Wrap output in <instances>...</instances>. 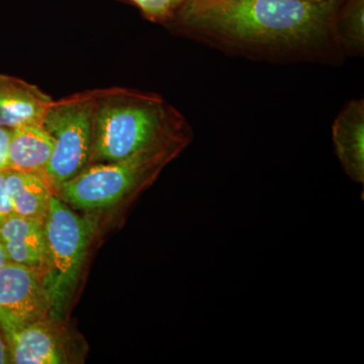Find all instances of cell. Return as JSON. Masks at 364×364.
Here are the masks:
<instances>
[{
	"instance_id": "277c9868",
	"label": "cell",
	"mask_w": 364,
	"mask_h": 364,
	"mask_svg": "<svg viewBox=\"0 0 364 364\" xmlns=\"http://www.w3.org/2000/svg\"><path fill=\"white\" fill-rule=\"evenodd\" d=\"M97 221L82 217L54 195L44 221L45 257L41 273L51 301L52 318L65 313Z\"/></svg>"
},
{
	"instance_id": "9a60e30c",
	"label": "cell",
	"mask_w": 364,
	"mask_h": 364,
	"mask_svg": "<svg viewBox=\"0 0 364 364\" xmlns=\"http://www.w3.org/2000/svg\"><path fill=\"white\" fill-rule=\"evenodd\" d=\"M13 214V208L4 184V171H0V225Z\"/></svg>"
},
{
	"instance_id": "8fae6325",
	"label": "cell",
	"mask_w": 364,
	"mask_h": 364,
	"mask_svg": "<svg viewBox=\"0 0 364 364\" xmlns=\"http://www.w3.org/2000/svg\"><path fill=\"white\" fill-rule=\"evenodd\" d=\"M54 145V139L42 124H25L11 129L7 169L44 176Z\"/></svg>"
},
{
	"instance_id": "2e32d148",
	"label": "cell",
	"mask_w": 364,
	"mask_h": 364,
	"mask_svg": "<svg viewBox=\"0 0 364 364\" xmlns=\"http://www.w3.org/2000/svg\"><path fill=\"white\" fill-rule=\"evenodd\" d=\"M11 130L0 127V171L9 168V146Z\"/></svg>"
},
{
	"instance_id": "6da1fadb",
	"label": "cell",
	"mask_w": 364,
	"mask_h": 364,
	"mask_svg": "<svg viewBox=\"0 0 364 364\" xmlns=\"http://www.w3.org/2000/svg\"><path fill=\"white\" fill-rule=\"evenodd\" d=\"M341 0H186L168 21L181 35L232 56L340 65Z\"/></svg>"
},
{
	"instance_id": "7c38bea8",
	"label": "cell",
	"mask_w": 364,
	"mask_h": 364,
	"mask_svg": "<svg viewBox=\"0 0 364 364\" xmlns=\"http://www.w3.org/2000/svg\"><path fill=\"white\" fill-rule=\"evenodd\" d=\"M4 174L14 214L44 222L55 195L45 177L14 169L4 170Z\"/></svg>"
},
{
	"instance_id": "3957f363",
	"label": "cell",
	"mask_w": 364,
	"mask_h": 364,
	"mask_svg": "<svg viewBox=\"0 0 364 364\" xmlns=\"http://www.w3.org/2000/svg\"><path fill=\"white\" fill-rule=\"evenodd\" d=\"M186 147L181 144L163 146L119 161L88 165L61 184L55 195L69 207L85 212L112 207L149 186L163 167Z\"/></svg>"
},
{
	"instance_id": "9c48e42d",
	"label": "cell",
	"mask_w": 364,
	"mask_h": 364,
	"mask_svg": "<svg viewBox=\"0 0 364 364\" xmlns=\"http://www.w3.org/2000/svg\"><path fill=\"white\" fill-rule=\"evenodd\" d=\"M335 153L345 173L352 181L364 183V100H350L332 127Z\"/></svg>"
},
{
	"instance_id": "5bb4252c",
	"label": "cell",
	"mask_w": 364,
	"mask_h": 364,
	"mask_svg": "<svg viewBox=\"0 0 364 364\" xmlns=\"http://www.w3.org/2000/svg\"><path fill=\"white\" fill-rule=\"evenodd\" d=\"M148 20L168 21L186 0H131Z\"/></svg>"
},
{
	"instance_id": "ba28073f",
	"label": "cell",
	"mask_w": 364,
	"mask_h": 364,
	"mask_svg": "<svg viewBox=\"0 0 364 364\" xmlns=\"http://www.w3.org/2000/svg\"><path fill=\"white\" fill-rule=\"evenodd\" d=\"M52 97L37 85L0 74V127L11 129L42 124Z\"/></svg>"
},
{
	"instance_id": "5b68a950",
	"label": "cell",
	"mask_w": 364,
	"mask_h": 364,
	"mask_svg": "<svg viewBox=\"0 0 364 364\" xmlns=\"http://www.w3.org/2000/svg\"><path fill=\"white\" fill-rule=\"evenodd\" d=\"M95 90L53 100L42 124L54 139L45 178L56 191L90 165L95 124Z\"/></svg>"
},
{
	"instance_id": "ac0fdd59",
	"label": "cell",
	"mask_w": 364,
	"mask_h": 364,
	"mask_svg": "<svg viewBox=\"0 0 364 364\" xmlns=\"http://www.w3.org/2000/svg\"><path fill=\"white\" fill-rule=\"evenodd\" d=\"M7 263H9V261H7L6 252H4V247H2L1 243H0V269L6 267Z\"/></svg>"
},
{
	"instance_id": "8992f818",
	"label": "cell",
	"mask_w": 364,
	"mask_h": 364,
	"mask_svg": "<svg viewBox=\"0 0 364 364\" xmlns=\"http://www.w3.org/2000/svg\"><path fill=\"white\" fill-rule=\"evenodd\" d=\"M52 317L42 273L7 263L0 269V326L13 329Z\"/></svg>"
},
{
	"instance_id": "52a82bcc",
	"label": "cell",
	"mask_w": 364,
	"mask_h": 364,
	"mask_svg": "<svg viewBox=\"0 0 364 364\" xmlns=\"http://www.w3.org/2000/svg\"><path fill=\"white\" fill-rule=\"evenodd\" d=\"M52 317L4 330L11 363L61 364L68 363L63 333Z\"/></svg>"
},
{
	"instance_id": "e0dca14e",
	"label": "cell",
	"mask_w": 364,
	"mask_h": 364,
	"mask_svg": "<svg viewBox=\"0 0 364 364\" xmlns=\"http://www.w3.org/2000/svg\"><path fill=\"white\" fill-rule=\"evenodd\" d=\"M7 363H11V352H9L4 330L0 326V364Z\"/></svg>"
},
{
	"instance_id": "d6986e66",
	"label": "cell",
	"mask_w": 364,
	"mask_h": 364,
	"mask_svg": "<svg viewBox=\"0 0 364 364\" xmlns=\"http://www.w3.org/2000/svg\"><path fill=\"white\" fill-rule=\"evenodd\" d=\"M306 1L320 2V1H324V0H306Z\"/></svg>"
},
{
	"instance_id": "7a4b0ae2",
	"label": "cell",
	"mask_w": 364,
	"mask_h": 364,
	"mask_svg": "<svg viewBox=\"0 0 364 364\" xmlns=\"http://www.w3.org/2000/svg\"><path fill=\"white\" fill-rule=\"evenodd\" d=\"M193 131L156 93L112 87L95 90L90 164L126 159L152 148L188 146Z\"/></svg>"
},
{
	"instance_id": "4fadbf2b",
	"label": "cell",
	"mask_w": 364,
	"mask_h": 364,
	"mask_svg": "<svg viewBox=\"0 0 364 364\" xmlns=\"http://www.w3.org/2000/svg\"><path fill=\"white\" fill-rule=\"evenodd\" d=\"M336 35L345 57L363 56L364 0H347L345 6L340 7Z\"/></svg>"
},
{
	"instance_id": "30bf717a",
	"label": "cell",
	"mask_w": 364,
	"mask_h": 364,
	"mask_svg": "<svg viewBox=\"0 0 364 364\" xmlns=\"http://www.w3.org/2000/svg\"><path fill=\"white\" fill-rule=\"evenodd\" d=\"M0 243L9 263L40 272L42 269L45 257L44 222L11 215L0 225Z\"/></svg>"
}]
</instances>
